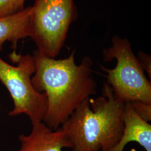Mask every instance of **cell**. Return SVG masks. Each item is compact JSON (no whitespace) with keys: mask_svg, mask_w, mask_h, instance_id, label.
I'll list each match as a JSON object with an SVG mask.
<instances>
[{"mask_svg":"<svg viewBox=\"0 0 151 151\" xmlns=\"http://www.w3.org/2000/svg\"><path fill=\"white\" fill-rule=\"evenodd\" d=\"M75 53L55 60L34 52L35 72L32 83L37 91L47 96L43 122L52 129H58L84 100L96 93V83L92 76V60L85 57L77 65Z\"/></svg>","mask_w":151,"mask_h":151,"instance_id":"obj_1","label":"cell"},{"mask_svg":"<svg viewBox=\"0 0 151 151\" xmlns=\"http://www.w3.org/2000/svg\"><path fill=\"white\" fill-rule=\"evenodd\" d=\"M125 103L114 96L104 83L102 95L87 98L63 124L73 151H109L120 139L124 130L123 113Z\"/></svg>","mask_w":151,"mask_h":151,"instance_id":"obj_2","label":"cell"},{"mask_svg":"<svg viewBox=\"0 0 151 151\" xmlns=\"http://www.w3.org/2000/svg\"><path fill=\"white\" fill-rule=\"evenodd\" d=\"M112 45L103 50L106 62L116 60L113 69L100 65L106 73V83L112 89L116 100L121 103L140 101L151 104V82L134 54L131 44L127 39L114 36Z\"/></svg>","mask_w":151,"mask_h":151,"instance_id":"obj_3","label":"cell"},{"mask_svg":"<svg viewBox=\"0 0 151 151\" xmlns=\"http://www.w3.org/2000/svg\"><path fill=\"white\" fill-rule=\"evenodd\" d=\"M77 17L74 0H35L31 6L30 37L38 52L49 58L57 57Z\"/></svg>","mask_w":151,"mask_h":151,"instance_id":"obj_4","label":"cell"},{"mask_svg":"<svg viewBox=\"0 0 151 151\" xmlns=\"http://www.w3.org/2000/svg\"><path fill=\"white\" fill-rule=\"evenodd\" d=\"M11 60L14 66L0 57V81L4 85L13 100L14 106L9 115H27L32 125L43 121L47 109V98L44 93L37 91L32 83L35 72V62L30 54L22 55L13 52Z\"/></svg>","mask_w":151,"mask_h":151,"instance_id":"obj_5","label":"cell"},{"mask_svg":"<svg viewBox=\"0 0 151 151\" xmlns=\"http://www.w3.org/2000/svg\"><path fill=\"white\" fill-rule=\"evenodd\" d=\"M30 134H21L22 146L19 151H62L65 148H72V145L61 128L53 130L43 122L32 125Z\"/></svg>","mask_w":151,"mask_h":151,"instance_id":"obj_6","label":"cell"},{"mask_svg":"<svg viewBox=\"0 0 151 151\" xmlns=\"http://www.w3.org/2000/svg\"><path fill=\"white\" fill-rule=\"evenodd\" d=\"M124 128L118 143L109 151H123L125 146L135 142L146 151H151V125L141 118L130 103L125 104L123 113Z\"/></svg>","mask_w":151,"mask_h":151,"instance_id":"obj_7","label":"cell"},{"mask_svg":"<svg viewBox=\"0 0 151 151\" xmlns=\"http://www.w3.org/2000/svg\"><path fill=\"white\" fill-rule=\"evenodd\" d=\"M31 6L11 16L0 18V51L6 42H10L16 53L18 42L30 37Z\"/></svg>","mask_w":151,"mask_h":151,"instance_id":"obj_8","label":"cell"},{"mask_svg":"<svg viewBox=\"0 0 151 151\" xmlns=\"http://www.w3.org/2000/svg\"><path fill=\"white\" fill-rule=\"evenodd\" d=\"M25 0H0V18L11 16L25 9Z\"/></svg>","mask_w":151,"mask_h":151,"instance_id":"obj_9","label":"cell"},{"mask_svg":"<svg viewBox=\"0 0 151 151\" xmlns=\"http://www.w3.org/2000/svg\"><path fill=\"white\" fill-rule=\"evenodd\" d=\"M130 103L134 109L135 112L141 118L147 122H151V104L140 101H134Z\"/></svg>","mask_w":151,"mask_h":151,"instance_id":"obj_10","label":"cell"},{"mask_svg":"<svg viewBox=\"0 0 151 151\" xmlns=\"http://www.w3.org/2000/svg\"><path fill=\"white\" fill-rule=\"evenodd\" d=\"M137 59L139 61L141 67L143 70L147 72L149 77L151 78V55L144 52H140L138 54Z\"/></svg>","mask_w":151,"mask_h":151,"instance_id":"obj_11","label":"cell"}]
</instances>
